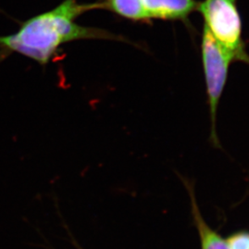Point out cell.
Instances as JSON below:
<instances>
[{
    "label": "cell",
    "mask_w": 249,
    "mask_h": 249,
    "mask_svg": "<svg viewBox=\"0 0 249 249\" xmlns=\"http://www.w3.org/2000/svg\"><path fill=\"white\" fill-rule=\"evenodd\" d=\"M146 17L164 20H186L197 9L195 0H142Z\"/></svg>",
    "instance_id": "obj_4"
},
{
    "label": "cell",
    "mask_w": 249,
    "mask_h": 249,
    "mask_svg": "<svg viewBox=\"0 0 249 249\" xmlns=\"http://www.w3.org/2000/svg\"><path fill=\"white\" fill-rule=\"evenodd\" d=\"M201 53L211 115L210 140L214 147L220 148V142L216 129L217 111L223 89L228 80L229 66L235 60L232 56L215 41L205 26L201 41Z\"/></svg>",
    "instance_id": "obj_3"
},
{
    "label": "cell",
    "mask_w": 249,
    "mask_h": 249,
    "mask_svg": "<svg viewBox=\"0 0 249 249\" xmlns=\"http://www.w3.org/2000/svg\"><path fill=\"white\" fill-rule=\"evenodd\" d=\"M104 9H108L115 14L133 21L146 22V17L142 0H105Z\"/></svg>",
    "instance_id": "obj_6"
},
{
    "label": "cell",
    "mask_w": 249,
    "mask_h": 249,
    "mask_svg": "<svg viewBox=\"0 0 249 249\" xmlns=\"http://www.w3.org/2000/svg\"><path fill=\"white\" fill-rule=\"evenodd\" d=\"M184 183L189 191L191 196L192 206L194 212V218L196 221V227L198 229L199 235L201 237V249H230L228 243L223 240L220 235H218L215 231H213L209 227L199 212L198 207L196 206V201L194 195V188L189 184V181L184 180Z\"/></svg>",
    "instance_id": "obj_5"
},
{
    "label": "cell",
    "mask_w": 249,
    "mask_h": 249,
    "mask_svg": "<svg viewBox=\"0 0 249 249\" xmlns=\"http://www.w3.org/2000/svg\"><path fill=\"white\" fill-rule=\"evenodd\" d=\"M104 8L103 2L80 3L64 0L53 9L23 22L17 33L0 36V63L14 53L48 64L64 44L80 40H108L138 45L106 29L83 26L75 19L85 12Z\"/></svg>",
    "instance_id": "obj_1"
},
{
    "label": "cell",
    "mask_w": 249,
    "mask_h": 249,
    "mask_svg": "<svg viewBox=\"0 0 249 249\" xmlns=\"http://www.w3.org/2000/svg\"><path fill=\"white\" fill-rule=\"evenodd\" d=\"M196 10L203 16L205 27L234 60L249 65L236 0H204Z\"/></svg>",
    "instance_id": "obj_2"
},
{
    "label": "cell",
    "mask_w": 249,
    "mask_h": 249,
    "mask_svg": "<svg viewBox=\"0 0 249 249\" xmlns=\"http://www.w3.org/2000/svg\"><path fill=\"white\" fill-rule=\"evenodd\" d=\"M230 249H249V233L240 232L226 240Z\"/></svg>",
    "instance_id": "obj_7"
}]
</instances>
